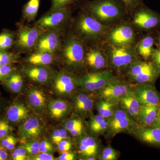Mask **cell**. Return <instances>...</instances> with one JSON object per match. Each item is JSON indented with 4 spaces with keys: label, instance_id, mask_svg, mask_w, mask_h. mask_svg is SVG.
Wrapping results in <instances>:
<instances>
[{
    "label": "cell",
    "instance_id": "cell-5",
    "mask_svg": "<svg viewBox=\"0 0 160 160\" xmlns=\"http://www.w3.org/2000/svg\"><path fill=\"white\" fill-rule=\"evenodd\" d=\"M138 125L126 112L118 105L114 114L108 119V126L104 135L106 139H110L118 133H130Z\"/></svg>",
    "mask_w": 160,
    "mask_h": 160
},
{
    "label": "cell",
    "instance_id": "cell-4",
    "mask_svg": "<svg viewBox=\"0 0 160 160\" xmlns=\"http://www.w3.org/2000/svg\"><path fill=\"white\" fill-rule=\"evenodd\" d=\"M71 11L68 8L52 10L50 9L35 22L43 31L61 32L65 29L71 17Z\"/></svg>",
    "mask_w": 160,
    "mask_h": 160
},
{
    "label": "cell",
    "instance_id": "cell-52",
    "mask_svg": "<svg viewBox=\"0 0 160 160\" xmlns=\"http://www.w3.org/2000/svg\"><path fill=\"white\" fill-rule=\"evenodd\" d=\"M158 43H159V45L160 48V34L159 36V38H158Z\"/></svg>",
    "mask_w": 160,
    "mask_h": 160
},
{
    "label": "cell",
    "instance_id": "cell-18",
    "mask_svg": "<svg viewBox=\"0 0 160 160\" xmlns=\"http://www.w3.org/2000/svg\"><path fill=\"white\" fill-rule=\"evenodd\" d=\"M72 105L75 111L82 116L92 115L95 102L93 98L85 92H78L72 97Z\"/></svg>",
    "mask_w": 160,
    "mask_h": 160
},
{
    "label": "cell",
    "instance_id": "cell-20",
    "mask_svg": "<svg viewBox=\"0 0 160 160\" xmlns=\"http://www.w3.org/2000/svg\"><path fill=\"white\" fill-rule=\"evenodd\" d=\"M140 105L133 90L118 102V105L137 123Z\"/></svg>",
    "mask_w": 160,
    "mask_h": 160
},
{
    "label": "cell",
    "instance_id": "cell-26",
    "mask_svg": "<svg viewBox=\"0 0 160 160\" xmlns=\"http://www.w3.org/2000/svg\"><path fill=\"white\" fill-rule=\"evenodd\" d=\"M108 125V119L98 114L92 116L89 122V131L95 137L105 134Z\"/></svg>",
    "mask_w": 160,
    "mask_h": 160
},
{
    "label": "cell",
    "instance_id": "cell-9",
    "mask_svg": "<svg viewBox=\"0 0 160 160\" xmlns=\"http://www.w3.org/2000/svg\"><path fill=\"white\" fill-rule=\"evenodd\" d=\"M43 30L37 26L28 27L23 24L18 25L14 47L18 52H27L34 49Z\"/></svg>",
    "mask_w": 160,
    "mask_h": 160
},
{
    "label": "cell",
    "instance_id": "cell-38",
    "mask_svg": "<svg viewBox=\"0 0 160 160\" xmlns=\"http://www.w3.org/2000/svg\"><path fill=\"white\" fill-rule=\"evenodd\" d=\"M18 140L14 136L8 135L6 137L1 140V144L3 148L8 150H12L15 149Z\"/></svg>",
    "mask_w": 160,
    "mask_h": 160
},
{
    "label": "cell",
    "instance_id": "cell-44",
    "mask_svg": "<svg viewBox=\"0 0 160 160\" xmlns=\"http://www.w3.org/2000/svg\"><path fill=\"white\" fill-rule=\"evenodd\" d=\"M58 149L62 152L70 151L73 148V143L70 139H66L60 141L58 143Z\"/></svg>",
    "mask_w": 160,
    "mask_h": 160
},
{
    "label": "cell",
    "instance_id": "cell-39",
    "mask_svg": "<svg viewBox=\"0 0 160 160\" xmlns=\"http://www.w3.org/2000/svg\"><path fill=\"white\" fill-rule=\"evenodd\" d=\"M39 145L40 143L38 142H29L21 146L25 149L28 154L33 156L39 153Z\"/></svg>",
    "mask_w": 160,
    "mask_h": 160
},
{
    "label": "cell",
    "instance_id": "cell-21",
    "mask_svg": "<svg viewBox=\"0 0 160 160\" xmlns=\"http://www.w3.org/2000/svg\"><path fill=\"white\" fill-rule=\"evenodd\" d=\"M23 72L29 79L40 84L48 82L51 77L49 69L45 66L31 65L23 68Z\"/></svg>",
    "mask_w": 160,
    "mask_h": 160
},
{
    "label": "cell",
    "instance_id": "cell-36",
    "mask_svg": "<svg viewBox=\"0 0 160 160\" xmlns=\"http://www.w3.org/2000/svg\"><path fill=\"white\" fill-rule=\"evenodd\" d=\"M84 126L82 120L79 118H74L67 120L64 124V128L70 132L80 126Z\"/></svg>",
    "mask_w": 160,
    "mask_h": 160
},
{
    "label": "cell",
    "instance_id": "cell-30",
    "mask_svg": "<svg viewBox=\"0 0 160 160\" xmlns=\"http://www.w3.org/2000/svg\"><path fill=\"white\" fill-rule=\"evenodd\" d=\"M154 40L150 36H146L141 40L138 44V52L140 56L146 60L151 57L153 53Z\"/></svg>",
    "mask_w": 160,
    "mask_h": 160
},
{
    "label": "cell",
    "instance_id": "cell-19",
    "mask_svg": "<svg viewBox=\"0 0 160 160\" xmlns=\"http://www.w3.org/2000/svg\"><path fill=\"white\" fill-rule=\"evenodd\" d=\"M42 126L38 119L35 117L28 118L20 126L18 129L20 138L23 140L35 139L42 133Z\"/></svg>",
    "mask_w": 160,
    "mask_h": 160
},
{
    "label": "cell",
    "instance_id": "cell-47",
    "mask_svg": "<svg viewBox=\"0 0 160 160\" xmlns=\"http://www.w3.org/2000/svg\"><path fill=\"white\" fill-rule=\"evenodd\" d=\"M31 159L33 160H54L53 156L49 152H41L32 156Z\"/></svg>",
    "mask_w": 160,
    "mask_h": 160
},
{
    "label": "cell",
    "instance_id": "cell-3",
    "mask_svg": "<svg viewBox=\"0 0 160 160\" xmlns=\"http://www.w3.org/2000/svg\"><path fill=\"white\" fill-rule=\"evenodd\" d=\"M77 35L82 41L96 42L103 38L107 33V26L103 25L91 15L84 12L74 23Z\"/></svg>",
    "mask_w": 160,
    "mask_h": 160
},
{
    "label": "cell",
    "instance_id": "cell-1",
    "mask_svg": "<svg viewBox=\"0 0 160 160\" xmlns=\"http://www.w3.org/2000/svg\"><path fill=\"white\" fill-rule=\"evenodd\" d=\"M80 6L103 25H107L118 21L127 11L121 0H93L81 3Z\"/></svg>",
    "mask_w": 160,
    "mask_h": 160
},
{
    "label": "cell",
    "instance_id": "cell-50",
    "mask_svg": "<svg viewBox=\"0 0 160 160\" xmlns=\"http://www.w3.org/2000/svg\"><path fill=\"white\" fill-rule=\"evenodd\" d=\"M151 126L160 129V108L158 112L155 119Z\"/></svg>",
    "mask_w": 160,
    "mask_h": 160
},
{
    "label": "cell",
    "instance_id": "cell-6",
    "mask_svg": "<svg viewBox=\"0 0 160 160\" xmlns=\"http://www.w3.org/2000/svg\"><path fill=\"white\" fill-rule=\"evenodd\" d=\"M159 73L154 63L135 60L129 66L127 76L137 84H148L155 80Z\"/></svg>",
    "mask_w": 160,
    "mask_h": 160
},
{
    "label": "cell",
    "instance_id": "cell-2",
    "mask_svg": "<svg viewBox=\"0 0 160 160\" xmlns=\"http://www.w3.org/2000/svg\"><path fill=\"white\" fill-rule=\"evenodd\" d=\"M59 50L63 61L70 69L77 70L84 66L85 54L83 41L76 34L69 32Z\"/></svg>",
    "mask_w": 160,
    "mask_h": 160
},
{
    "label": "cell",
    "instance_id": "cell-25",
    "mask_svg": "<svg viewBox=\"0 0 160 160\" xmlns=\"http://www.w3.org/2000/svg\"><path fill=\"white\" fill-rule=\"evenodd\" d=\"M48 110L52 118H62L66 116L71 110V105L68 102L62 100H52L48 104Z\"/></svg>",
    "mask_w": 160,
    "mask_h": 160
},
{
    "label": "cell",
    "instance_id": "cell-33",
    "mask_svg": "<svg viewBox=\"0 0 160 160\" xmlns=\"http://www.w3.org/2000/svg\"><path fill=\"white\" fill-rule=\"evenodd\" d=\"M16 35L12 32L5 30L0 33V50L8 51L14 46Z\"/></svg>",
    "mask_w": 160,
    "mask_h": 160
},
{
    "label": "cell",
    "instance_id": "cell-51",
    "mask_svg": "<svg viewBox=\"0 0 160 160\" xmlns=\"http://www.w3.org/2000/svg\"><path fill=\"white\" fill-rule=\"evenodd\" d=\"M9 154L3 148H0V160L8 159Z\"/></svg>",
    "mask_w": 160,
    "mask_h": 160
},
{
    "label": "cell",
    "instance_id": "cell-45",
    "mask_svg": "<svg viewBox=\"0 0 160 160\" xmlns=\"http://www.w3.org/2000/svg\"><path fill=\"white\" fill-rule=\"evenodd\" d=\"M125 4L127 11H132L141 4L143 0H121Z\"/></svg>",
    "mask_w": 160,
    "mask_h": 160
},
{
    "label": "cell",
    "instance_id": "cell-40",
    "mask_svg": "<svg viewBox=\"0 0 160 160\" xmlns=\"http://www.w3.org/2000/svg\"><path fill=\"white\" fill-rule=\"evenodd\" d=\"M28 153L23 147L19 146L14 149L11 154V157L14 160H26L29 159Z\"/></svg>",
    "mask_w": 160,
    "mask_h": 160
},
{
    "label": "cell",
    "instance_id": "cell-28",
    "mask_svg": "<svg viewBox=\"0 0 160 160\" xmlns=\"http://www.w3.org/2000/svg\"><path fill=\"white\" fill-rule=\"evenodd\" d=\"M52 53L34 51L27 57L26 62L33 66H45L50 65L54 61Z\"/></svg>",
    "mask_w": 160,
    "mask_h": 160
},
{
    "label": "cell",
    "instance_id": "cell-24",
    "mask_svg": "<svg viewBox=\"0 0 160 160\" xmlns=\"http://www.w3.org/2000/svg\"><path fill=\"white\" fill-rule=\"evenodd\" d=\"M29 110L21 103H13L6 111L7 119L12 123H17L26 120L29 118Z\"/></svg>",
    "mask_w": 160,
    "mask_h": 160
},
{
    "label": "cell",
    "instance_id": "cell-14",
    "mask_svg": "<svg viewBox=\"0 0 160 160\" xmlns=\"http://www.w3.org/2000/svg\"><path fill=\"white\" fill-rule=\"evenodd\" d=\"M60 33L57 31L43 32L35 46V51L54 54L56 52L59 51L62 45Z\"/></svg>",
    "mask_w": 160,
    "mask_h": 160
},
{
    "label": "cell",
    "instance_id": "cell-13",
    "mask_svg": "<svg viewBox=\"0 0 160 160\" xmlns=\"http://www.w3.org/2000/svg\"><path fill=\"white\" fill-rule=\"evenodd\" d=\"M53 85L55 90L59 94H73L78 86L77 78L69 72L60 71L54 75Z\"/></svg>",
    "mask_w": 160,
    "mask_h": 160
},
{
    "label": "cell",
    "instance_id": "cell-27",
    "mask_svg": "<svg viewBox=\"0 0 160 160\" xmlns=\"http://www.w3.org/2000/svg\"><path fill=\"white\" fill-rule=\"evenodd\" d=\"M27 99L29 106L34 111H42L46 106V96L39 89H30L27 94Z\"/></svg>",
    "mask_w": 160,
    "mask_h": 160
},
{
    "label": "cell",
    "instance_id": "cell-16",
    "mask_svg": "<svg viewBox=\"0 0 160 160\" xmlns=\"http://www.w3.org/2000/svg\"><path fill=\"white\" fill-rule=\"evenodd\" d=\"M140 104L160 107V96L154 86L149 84H137L132 86Z\"/></svg>",
    "mask_w": 160,
    "mask_h": 160
},
{
    "label": "cell",
    "instance_id": "cell-29",
    "mask_svg": "<svg viewBox=\"0 0 160 160\" xmlns=\"http://www.w3.org/2000/svg\"><path fill=\"white\" fill-rule=\"evenodd\" d=\"M94 106L98 114L106 118L109 119L114 114L118 107V103L101 99L96 101Z\"/></svg>",
    "mask_w": 160,
    "mask_h": 160
},
{
    "label": "cell",
    "instance_id": "cell-8",
    "mask_svg": "<svg viewBox=\"0 0 160 160\" xmlns=\"http://www.w3.org/2000/svg\"><path fill=\"white\" fill-rule=\"evenodd\" d=\"M113 77L114 76L111 70L96 71L77 78L78 85L83 91L95 93Z\"/></svg>",
    "mask_w": 160,
    "mask_h": 160
},
{
    "label": "cell",
    "instance_id": "cell-10",
    "mask_svg": "<svg viewBox=\"0 0 160 160\" xmlns=\"http://www.w3.org/2000/svg\"><path fill=\"white\" fill-rule=\"evenodd\" d=\"M134 55L126 46L111 45L108 52V62L110 66L116 70H124L128 68L135 61Z\"/></svg>",
    "mask_w": 160,
    "mask_h": 160
},
{
    "label": "cell",
    "instance_id": "cell-23",
    "mask_svg": "<svg viewBox=\"0 0 160 160\" xmlns=\"http://www.w3.org/2000/svg\"><path fill=\"white\" fill-rule=\"evenodd\" d=\"M160 107L152 105H140L137 123L142 126H151Z\"/></svg>",
    "mask_w": 160,
    "mask_h": 160
},
{
    "label": "cell",
    "instance_id": "cell-46",
    "mask_svg": "<svg viewBox=\"0 0 160 160\" xmlns=\"http://www.w3.org/2000/svg\"><path fill=\"white\" fill-rule=\"evenodd\" d=\"M40 152H50L54 151V149L51 143L46 140H43L40 143Z\"/></svg>",
    "mask_w": 160,
    "mask_h": 160
},
{
    "label": "cell",
    "instance_id": "cell-17",
    "mask_svg": "<svg viewBox=\"0 0 160 160\" xmlns=\"http://www.w3.org/2000/svg\"><path fill=\"white\" fill-rule=\"evenodd\" d=\"M130 134L143 142L160 147V129L159 128L138 125L130 132Z\"/></svg>",
    "mask_w": 160,
    "mask_h": 160
},
{
    "label": "cell",
    "instance_id": "cell-22",
    "mask_svg": "<svg viewBox=\"0 0 160 160\" xmlns=\"http://www.w3.org/2000/svg\"><path fill=\"white\" fill-rule=\"evenodd\" d=\"M85 62L92 69L100 71L107 66L108 60L99 49H91L85 54Z\"/></svg>",
    "mask_w": 160,
    "mask_h": 160
},
{
    "label": "cell",
    "instance_id": "cell-31",
    "mask_svg": "<svg viewBox=\"0 0 160 160\" xmlns=\"http://www.w3.org/2000/svg\"><path fill=\"white\" fill-rule=\"evenodd\" d=\"M41 0H29L23 6V17L28 22L34 21L39 9Z\"/></svg>",
    "mask_w": 160,
    "mask_h": 160
},
{
    "label": "cell",
    "instance_id": "cell-48",
    "mask_svg": "<svg viewBox=\"0 0 160 160\" xmlns=\"http://www.w3.org/2000/svg\"><path fill=\"white\" fill-rule=\"evenodd\" d=\"M76 154L70 151L62 152V154L58 158L59 160H73L76 158Z\"/></svg>",
    "mask_w": 160,
    "mask_h": 160
},
{
    "label": "cell",
    "instance_id": "cell-42",
    "mask_svg": "<svg viewBox=\"0 0 160 160\" xmlns=\"http://www.w3.org/2000/svg\"><path fill=\"white\" fill-rule=\"evenodd\" d=\"M15 71L12 65L0 66V81L3 82Z\"/></svg>",
    "mask_w": 160,
    "mask_h": 160
},
{
    "label": "cell",
    "instance_id": "cell-11",
    "mask_svg": "<svg viewBox=\"0 0 160 160\" xmlns=\"http://www.w3.org/2000/svg\"><path fill=\"white\" fill-rule=\"evenodd\" d=\"M77 149L78 153L82 159H97L102 145L100 140L96 137L87 134H82L78 137Z\"/></svg>",
    "mask_w": 160,
    "mask_h": 160
},
{
    "label": "cell",
    "instance_id": "cell-32",
    "mask_svg": "<svg viewBox=\"0 0 160 160\" xmlns=\"http://www.w3.org/2000/svg\"><path fill=\"white\" fill-rule=\"evenodd\" d=\"M3 82L12 92H18L22 88V77L20 73L14 71Z\"/></svg>",
    "mask_w": 160,
    "mask_h": 160
},
{
    "label": "cell",
    "instance_id": "cell-43",
    "mask_svg": "<svg viewBox=\"0 0 160 160\" xmlns=\"http://www.w3.org/2000/svg\"><path fill=\"white\" fill-rule=\"evenodd\" d=\"M11 127L6 120H0V140L9 135Z\"/></svg>",
    "mask_w": 160,
    "mask_h": 160
},
{
    "label": "cell",
    "instance_id": "cell-15",
    "mask_svg": "<svg viewBox=\"0 0 160 160\" xmlns=\"http://www.w3.org/2000/svg\"><path fill=\"white\" fill-rule=\"evenodd\" d=\"M134 30L127 24L115 27L108 34V39L111 45L118 46H129L134 41Z\"/></svg>",
    "mask_w": 160,
    "mask_h": 160
},
{
    "label": "cell",
    "instance_id": "cell-12",
    "mask_svg": "<svg viewBox=\"0 0 160 160\" xmlns=\"http://www.w3.org/2000/svg\"><path fill=\"white\" fill-rule=\"evenodd\" d=\"M138 6L135 12L133 22L138 28L148 30L155 28L160 24V16L146 7Z\"/></svg>",
    "mask_w": 160,
    "mask_h": 160
},
{
    "label": "cell",
    "instance_id": "cell-37",
    "mask_svg": "<svg viewBox=\"0 0 160 160\" xmlns=\"http://www.w3.org/2000/svg\"><path fill=\"white\" fill-rule=\"evenodd\" d=\"M66 139H69V138L67 130L64 128L55 129L52 135V141L57 145L60 141Z\"/></svg>",
    "mask_w": 160,
    "mask_h": 160
},
{
    "label": "cell",
    "instance_id": "cell-49",
    "mask_svg": "<svg viewBox=\"0 0 160 160\" xmlns=\"http://www.w3.org/2000/svg\"><path fill=\"white\" fill-rule=\"evenodd\" d=\"M151 57L153 62L160 71V48L154 50Z\"/></svg>",
    "mask_w": 160,
    "mask_h": 160
},
{
    "label": "cell",
    "instance_id": "cell-34",
    "mask_svg": "<svg viewBox=\"0 0 160 160\" xmlns=\"http://www.w3.org/2000/svg\"><path fill=\"white\" fill-rule=\"evenodd\" d=\"M119 155V152L109 145L102 148L98 158L100 160H116L118 159Z\"/></svg>",
    "mask_w": 160,
    "mask_h": 160
},
{
    "label": "cell",
    "instance_id": "cell-7",
    "mask_svg": "<svg viewBox=\"0 0 160 160\" xmlns=\"http://www.w3.org/2000/svg\"><path fill=\"white\" fill-rule=\"evenodd\" d=\"M132 90V86L126 81L121 78L114 77L95 94L98 99L118 103L121 98Z\"/></svg>",
    "mask_w": 160,
    "mask_h": 160
},
{
    "label": "cell",
    "instance_id": "cell-35",
    "mask_svg": "<svg viewBox=\"0 0 160 160\" xmlns=\"http://www.w3.org/2000/svg\"><path fill=\"white\" fill-rule=\"evenodd\" d=\"M18 58V53L0 50V66L12 65L16 62Z\"/></svg>",
    "mask_w": 160,
    "mask_h": 160
},
{
    "label": "cell",
    "instance_id": "cell-41",
    "mask_svg": "<svg viewBox=\"0 0 160 160\" xmlns=\"http://www.w3.org/2000/svg\"><path fill=\"white\" fill-rule=\"evenodd\" d=\"M75 0H51V10H55L67 8Z\"/></svg>",
    "mask_w": 160,
    "mask_h": 160
}]
</instances>
